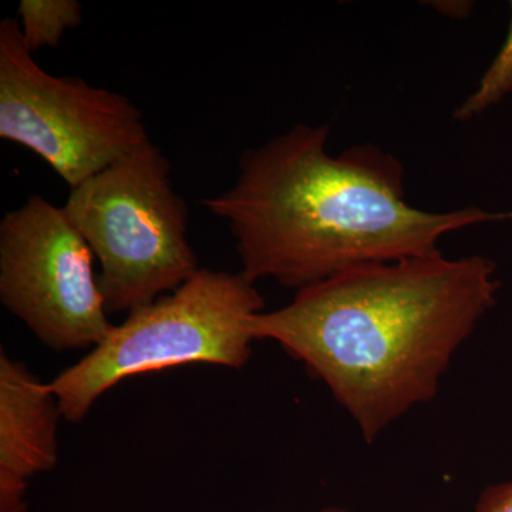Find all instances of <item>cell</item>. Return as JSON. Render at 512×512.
Masks as SVG:
<instances>
[{"mask_svg": "<svg viewBox=\"0 0 512 512\" xmlns=\"http://www.w3.org/2000/svg\"><path fill=\"white\" fill-rule=\"evenodd\" d=\"M474 512H512V481L485 487Z\"/></svg>", "mask_w": 512, "mask_h": 512, "instance_id": "10", "label": "cell"}, {"mask_svg": "<svg viewBox=\"0 0 512 512\" xmlns=\"http://www.w3.org/2000/svg\"><path fill=\"white\" fill-rule=\"evenodd\" d=\"M329 127L298 124L242 154L237 183L201 204L227 222L252 284L301 291L357 266L439 252L471 225L512 221V211L414 208L404 168L373 144L328 151Z\"/></svg>", "mask_w": 512, "mask_h": 512, "instance_id": "2", "label": "cell"}, {"mask_svg": "<svg viewBox=\"0 0 512 512\" xmlns=\"http://www.w3.org/2000/svg\"><path fill=\"white\" fill-rule=\"evenodd\" d=\"M318 512H352V511H349L348 508H343V507H325V508H322V510H319Z\"/></svg>", "mask_w": 512, "mask_h": 512, "instance_id": "11", "label": "cell"}, {"mask_svg": "<svg viewBox=\"0 0 512 512\" xmlns=\"http://www.w3.org/2000/svg\"><path fill=\"white\" fill-rule=\"evenodd\" d=\"M0 137L43 158L70 190L150 141L133 101L47 73L12 18L0 23Z\"/></svg>", "mask_w": 512, "mask_h": 512, "instance_id": "5", "label": "cell"}, {"mask_svg": "<svg viewBox=\"0 0 512 512\" xmlns=\"http://www.w3.org/2000/svg\"><path fill=\"white\" fill-rule=\"evenodd\" d=\"M264 308L241 272L201 268L180 288L128 313L99 346L49 382L63 419L80 423L128 377L192 363L242 369L255 340L249 319Z\"/></svg>", "mask_w": 512, "mask_h": 512, "instance_id": "3", "label": "cell"}, {"mask_svg": "<svg viewBox=\"0 0 512 512\" xmlns=\"http://www.w3.org/2000/svg\"><path fill=\"white\" fill-rule=\"evenodd\" d=\"M63 419L49 383L0 352V512H28L29 481L56 467Z\"/></svg>", "mask_w": 512, "mask_h": 512, "instance_id": "7", "label": "cell"}, {"mask_svg": "<svg viewBox=\"0 0 512 512\" xmlns=\"http://www.w3.org/2000/svg\"><path fill=\"white\" fill-rule=\"evenodd\" d=\"M93 258L64 207L32 195L0 222V301L46 348L90 352L114 328Z\"/></svg>", "mask_w": 512, "mask_h": 512, "instance_id": "6", "label": "cell"}, {"mask_svg": "<svg viewBox=\"0 0 512 512\" xmlns=\"http://www.w3.org/2000/svg\"><path fill=\"white\" fill-rule=\"evenodd\" d=\"M510 6L511 23L505 42L478 82L476 92L471 93L454 111L453 117L457 121H467L480 116L512 93V2Z\"/></svg>", "mask_w": 512, "mask_h": 512, "instance_id": "9", "label": "cell"}, {"mask_svg": "<svg viewBox=\"0 0 512 512\" xmlns=\"http://www.w3.org/2000/svg\"><path fill=\"white\" fill-rule=\"evenodd\" d=\"M495 264L443 252L357 266L249 319L325 383L366 443L437 396L457 350L497 303Z\"/></svg>", "mask_w": 512, "mask_h": 512, "instance_id": "1", "label": "cell"}, {"mask_svg": "<svg viewBox=\"0 0 512 512\" xmlns=\"http://www.w3.org/2000/svg\"><path fill=\"white\" fill-rule=\"evenodd\" d=\"M82 10V3L77 0H22L19 26L29 52L59 46L67 30L82 25Z\"/></svg>", "mask_w": 512, "mask_h": 512, "instance_id": "8", "label": "cell"}, {"mask_svg": "<svg viewBox=\"0 0 512 512\" xmlns=\"http://www.w3.org/2000/svg\"><path fill=\"white\" fill-rule=\"evenodd\" d=\"M64 210L99 261L110 315L157 301L201 269L170 161L151 140L70 190Z\"/></svg>", "mask_w": 512, "mask_h": 512, "instance_id": "4", "label": "cell"}]
</instances>
